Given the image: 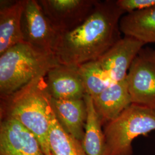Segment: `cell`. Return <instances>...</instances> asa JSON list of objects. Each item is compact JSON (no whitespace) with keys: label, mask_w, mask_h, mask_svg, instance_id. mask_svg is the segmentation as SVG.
<instances>
[{"label":"cell","mask_w":155,"mask_h":155,"mask_svg":"<svg viewBox=\"0 0 155 155\" xmlns=\"http://www.w3.org/2000/svg\"><path fill=\"white\" fill-rule=\"evenodd\" d=\"M83 99L87 109L84 136L82 144L87 155H105V140L102 124L94 107L93 98L86 94Z\"/></svg>","instance_id":"9a60e30c"},{"label":"cell","mask_w":155,"mask_h":155,"mask_svg":"<svg viewBox=\"0 0 155 155\" xmlns=\"http://www.w3.org/2000/svg\"><path fill=\"white\" fill-rule=\"evenodd\" d=\"M132 103L155 110V49L143 47L126 78Z\"/></svg>","instance_id":"5b68a950"},{"label":"cell","mask_w":155,"mask_h":155,"mask_svg":"<svg viewBox=\"0 0 155 155\" xmlns=\"http://www.w3.org/2000/svg\"><path fill=\"white\" fill-rule=\"evenodd\" d=\"M103 130L105 155H133V140L155 130V110L132 104Z\"/></svg>","instance_id":"277c9868"},{"label":"cell","mask_w":155,"mask_h":155,"mask_svg":"<svg viewBox=\"0 0 155 155\" xmlns=\"http://www.w3.org/2000/svg\"><path fill=\"white\" fill-rule=\"evenodd\" d=\"M45 75L12 94L1 96L0 114L1 120L12 118L21 123L38 140L45 155H52L48 136L53 109Z\"/></svg>","instance_id":"7a4b0ae2"},{"label":"cell","mask_w":155,"mask_h":155,"mask_svg":"<svg viewBox=\"0 0 155 155\" xmlns=\"http://www.w3.org/2000/svg\"><path fill=\"white\" fill-rule=\"evenodd\" d=\"M86 94L92 98L102 93L113 83L97 61L85 63L79 66Z\"/></svg>","instance_id":"e0dca14e"},{"label":"cell","mask_w":155,"mask_h":155,"mask_svg":"<svg viewBox=\"0 0 155 155\" xmlns=\"http://www.w3.org/2000/svg\"><path fill=\"white\" fill-rule=\"evenodd\" d=\"M120 28L125 36L133 37L145 45L155 44V5L122 16Z\"/></svg>","instance_id":"5bb4252c"},{"label":"cell","mask_w":155,"mask_h":155,"mask_svg":"<svg viewBox=\"0 0 155 155\" xmlns=\"http://www.w3.org/2000/svg\"><path fill=\"white\" fill-rule=\"evenodd\" d=\"M145 44L133 37L125 36L97 60L113 82L126 79L136 57Z\"/></svg>","instance_id":"9c48e42d"},{"label":"cell","mask_w":155,"mask_h":155,"mask_svg":"<svg viewBox=\"0 0 155 155\" xmlns=\"http://www.w3.org/2000/svg\"><path fill=\"white\" fill-rule=\"evenodd\" d=\"M24 41L33 48L54 55L59 33L52 27L37 0H27L22 14Z\"/></svg>","instance_id":"8992f818"},{"label":"cell","mask_w":155,"mask_h":155,"mask_svg":"<svg viewBox=\"0 0 155 155\" xmlns=\"http://www.w3.org/2000/svg\"><path fill=\"white\" fill-rule=\"evenodd\" d=\"M45 81L52 98L79 100L86 94L79 66L58 64L47 72Z\"/></svg>","instance_id":"30bf717a"},{"label":"cell","mask_w":155,"mask_h":155,"mask_svg":"<svg viewBox=\"0 0 155 155\" xmlns=\"http://www.w3.org/2000/svg\"><path fill=\"white\" fill-rule=\"evenodd\" d=\"M93 100L103 127L114 120L132 104L126 79L111 83Z\"/></svg>","instance_id":"7c38bea8"},{"label":"cell","mask_w":155,"mask_h":155,"mask_svg":"<svg viewBox=\"0 0 155 155\" xmlns=\"http://www.w3.org/2000/svg\"><path fill=\"white\" fill-rule=\"evenodd\" d=\"M52 27L60 33L81 25L93 11L98 0L38 1Z\"/></svg>","instance_id":"52a82bcc"},{"label":"cell","mask_w":155,"mask_h":155,"mask_svg":"<svg viewBox=\"0 0 155 155\" xmlns=\"http://www.w3.org/2000/svg\"><path fill=\"white\" fill-rule=\"evenodd\" d=\"M0 155H45L28 129L14 119L1 120Z\"/></svg>","instance_id":"ba28073f"},{"label":"cell","mask_w":155,"mask_h":155,"mask_svg":"<svg viewBox=\"0 0 155 155\" xmlns=\"http://www.w3.org/2000/svg\"><path fill=\"white\" fill-rule=\"evenodd\" d=\"M124 13L116 1H98L81 25L59 35L54 52L57 62L79 66L98 60L121 39L120 21Z\"/></svg>","instance_id":"6da1fadb"},{"label":"cell","mask_w":155,"mask_h":155,"mask_svg":"<svg viewBox=\"0 0 155 155\" xmlns=\"http://www.w3.org/2000/svg\"><path fill=\"white\" fill-rule=\"evenodd\" d=\"M117 6L125 13H130L155 5V0H117Z\"/></svg>","instance_id":"ac0fdd59"},{"label":"cell","mask_w":155,"mask_h":155,"mask_svg":"<svg viewBox=\"0 0 155 155\" xmlns=\"http://www.w3.org/2000/svg\"><path fill=\"white\" fill-rule=\"evenodd\" d=\"M58 64L54 55L25 42L12 47L0 55V96L12 94L34 79L45 75Z\"/></svg>","instance_id":"3957f363"},{"label":"cell","mask_w":155,"mask_h":155,"mask_svg":"<svg viewBox=\"0 0 155 155\" xmlns=\"http://www.w3.org/2000/svg\"><path fill=\"white\" fill-rule=\"evenodd\" d=\"M27 0L1 1L0 55L17 44L24 42L21 20Z\"/></svg>","instance_id":"8fae6325"},{"label":"cell","mask_w":155,"mask_h":155,"mask_svg":"<svg viewBox=\"0 0 155 155\" xmlns=\"http://www.w3.org/2000/svg\"><path fill=\"white\" fill-rule=\"evenodd\" d=\"M48 140L52 155H87L82 142L67 133L56 119L54 110L51 118Z\"/></svg>","instance_id":"2e32d148"},{"label":"cell","mask_w":155,"mask_h":155,"mask_svg":"<svg viewBox=\"0 0 155 155\" xmlns=\"http://www.w3.org/2000/svg\"><path fill=\"white\" fill-rule=\"evenodd\" d=\"M51 105L56 119L64 130L82 142L87 118L84 99L57 100L51 98Z\"/></svg>","instance_id":"4fadbf2b"}]
</instances>
